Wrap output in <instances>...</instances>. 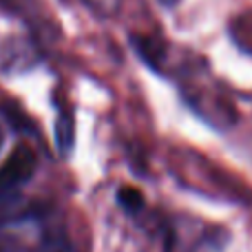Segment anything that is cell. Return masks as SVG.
I'll use <instances>...</instances> for the list:
<instances>
[{
  "mask_svg": "<svg viewBox=\"0 0 252 252\" xmlns=\"http://www.w3.org/2000/svg\"><path fill=\"white\" fill-rule=\"evenodd\" d=\"M33 170H35L33 151H29L25 144H20V146L11 153V157L0 166V201L11 197L13 192L33 175Z\"/></svg>",
  "mask_w": 252,
  "mask_h": 252,
  "instance_id": "1",
  "label": "cell"
},
{
  "mask_svg": "<svg viewBox=\"0 0 252 252\" xmlns=\"http://www.w3.org/2000/svg\"><path fill=\"white\" fill-rule=\"evenodd\" d=\"M118 204L122 206L126 213H139V210L144 208V197L139 190H135V188H120L118 190Z\"/></svg>",
  "mask_w": 252,
  "mask_h": 252,
  "instance_id": "2",
  "label": "cell"
},
{
  "mask_svg": "<svg viewBox=\"0 0 252 252\" xmlns=\"http://www.w3.org/2000/svg\"><path fill=\"white\" fill-rule=\"evenodd\" d=\"M159 4H164V7H175V4H179V0H159Z\"/></svg>",
  "mask_w": 252,
  "mask_h": 252,
  "instance_id": "4",
  "label": "cell"
},
{
  "mask_svg": "<svg viewBox=\"0 0 252 252\" xmlns=\"http://www.w3.org/2000/svg\"><path fill=\"white\" fill-rule=\"evenodd\" d=\"M87 4L91 9H95V11L109 16L111 11H115V7H118V0H87Z\"/></svg>",
  "mask_w": 252,
  "mask_h": 252,
  "instance_id": "3",
  "label": "cell"
},
{
  "mask_svg": "<svg viewBox=\"0 0 252 252\" xmlns=\"http://www.w3.org/2000/svg\"><path fill=\"white\" fill-rule=\"evenodd\" d=\"M0 146H2V130H0Z\"/></svg>",
  "mask_w": 252,
  "mask_h": 252,
  "instance_id": "5",
  "label": "cell"
}]
</instances>
